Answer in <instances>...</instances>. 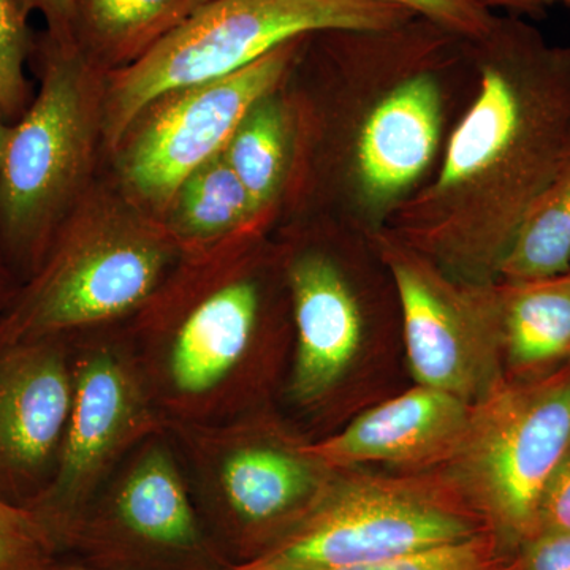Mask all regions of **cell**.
<instances>
[{
	"label": "cell",
	"mask_w": 570,
	"mask_h": 570,
	"mask_svg": "<svg viewBox=\"0 0 570 570\" xmlns=\"http://www.w3.org/2000/svg\"><path fill=\"white\" fill-rule=\"evenodd\" d=\"M406 10L420 20L438 26L466 41L485 37L493 26L497 14L475 0H376Z\"/></svg>",
	"instance_id": "25"
},
{
	"label": "cell",
	"mask_w": 570,
	"mask_h": 570,
	"mask_svg": "<svg viewBox=\"0 0 570 570\" xmlns=\"http://www.w3.org/2000/svg\"><path fill=\"white\" fill-rule=\"evenodd\" d=\"M469 58V41L411 21L392 86L360 118L348 149V194L366 234H376L426 174L444 124L442 73Z\"/></svg>",
	"instance_id": "11"
},
{
	"label": "cell",
	"mask_w": 570,
	"mask_h": 570,
	"mask_svg": "<svg viewBox=\"0 0 570 570\" xmlns=\"http://www.w3.org/2000/svg\"><path fill=\"white\" fill-rule=\"evenodd\" d=\"M73 397V336L0 346V502L28 510L58 471Z\"/></svg>",
	"instance_id": "14"
},
{
	"label": "cell",
	"mask_w": 570,
	"mask_h": 570,
	"mask_svg": "<svg viewBox=\"0 0 570 570\" xmlns=\"http://www.w3.org/2000/svg\"><path fill=\"white\" fill-rule=\"evenodd\" d=\"M208 0H77L73 40L99 70L140 61Z\"/></svg>",
	"instance_id": "18"
},
{
	"label": "cell",
	"mask_w": 570,
	"mask_h": 570,
	"mask_svg": "<svg viewBox=\"0 0 570 570\" xmlns=\"http://www.w3.org/2000/svg\"><path fill=\"white\" fill-rule=\"evenodd\" d=\"M20 285H14V275L0 255V314L10 305Z\"/></svg>",
	"instance_id": "30"
},
{
	"label": "cell",
	"mask_w": 570,
	"mask_h": 570,
	"mask_svg": "<svg viewBox=\"0 0 570 570\" xmlns=\"http://www.w3.org/2000/svg\"><path fill=\"white\" fill-rule=\"evenodd\" d=\"M570 534V456L550 480L538 512V532Z\"/></svg>",
	"instance_id": "27"
},
{
	"label": "cell",
	"mask_w": 570,
	"mask_h": 570,
	"mask_svg": "<svg viewBox=\"0 0 570 570\" xmlns=\"http://www.w3.org/2000/svg\"><path fill=\"white\" fill-rule=\"evenodd\" d=\"M73 336V397L58 471L28 509L61 557L89 502L145 439L167 430L127 333Z\"/></svg>",
	"instance_id": "9"
},
{
	"label": "cell",
	"mask_w": 570,
	"mask_h": 570,
	"mask_svg": "<svg viewBox=\"0 0 570 570\" xmlns=\"http://www.w3.org/2000/svg\"><path fill=\"white\" fill-rule=\"evenodd\" d=\"M570 456V365L504 377L471 404L459 449L441 469L509 551L534 538L550 480Z\"/></svg>",
	"instance_id": "8"
},
{
	"label": "cell",
	"mask_w": 570,
	"mask_h": 570,
	"mask_svg": "<svg viewBox=\"0 0 570 570\" xmlns=\"http://www.w3.org/2000/svg\"><path fill=\"white\" fill-rule=\"evenodd\" d=\"M167 214L168 234L193 245L235 234L258 216L224 151L184 179Z\"/></svg>",
	"instance_id": "20"
},
{
	"label": "cell",
	"mask_w": 570,
	"mask_h": 570,
	"mask_svg": "<svg viewBox=\"0 0 570 570\" xmlns=\"http://www.w3.org/2000/svg\"><path fill=\"white\" fill-rule=\"evenodd\" d=\"M140 313L127 335L168 425H208L264 407L279 354L253 275L224 276L181 306L149 302Z\"/></svg>",
	"instance_id": "2"
},
{
	"label": "cell",
	"mask_w": 570,
	"mask_h": 570,
	"mask_svg": "<svg viewBox=\"0 0 570 570\" xmlns=\"http://www.w3.org/2000/svg\"><path fill=\"white\" fill-rule=\"evenodd\" d=\"M505 377L530 379L570 365V273L499 281Z\"/></svg>",
	"instance_id": "17"
},
{
	"label": "cell",
	"mask_w": 570,
	"mask_h": 570,
	"mask_svg": "<svg viewBox=\"0 0 570 570\" xmlns=\"http://www.w3.org/2000/svg\"><path fill=\"white\" fill-rule=\"evenodd\" d=\"M570 272V132L553 175L510 247L499 281L546 279Z\"/></svg>",
	"instance_id": "21"
},
{
	"label": "cell",
	"mask_w": 570,
	"mask_h": 570,
	"mask_svg": "<svg viewBox=\"0 0 570 570\" xmlns=\"http://www.w3.org/2000/svg\"><path fill=\"white\" fill-rule=\"evenodd\" d=\"M230 570H261L239 566ZM330 570H517L513 553L491 531L397 560Z\"/></svg>",
	"instance_id": "23"
},
{
	"label": "cell",
	"mask_w": 570,
	"mask_h": 570,
	"mask_svg": "<svg viewBox=\"0 0 570 570\" xmlns=\"http://www.w3.org/2000/svg\"><path fill=\"white\" fill-rule=\"evenodd\" d=\"M517 570H570V534L540 532L513 551Z\"/></svg>",
	"instance_id": "26"
},
{
	"label": "cell",
	"mask_w": 570,
	"mask_h": 570,
	"mask_svg": "<svg viewBox=\"0 0 570 570\" xmlns=\"http://www.w3.org/2000/svg\"><path fill=\"white\" fill-rule=\"evenodd\" d=\"M490 531L441 469L409 475L333 471L313 509L249 568L330 570L374 564Z\"/></svg>",
	"instance_id": "7"
},
{
	"label": "cell",
	"mask_w": 570,
	"mask_h": 570,
	"mask_svg": "<svg viewBox=\"0 0 570 570\" xmlns=\"http://www.w3.org/2000/svg\"><path fill=\"white\" fill-rule=\"evenodd\" d=\"M61 557L94 570H230L195 508L170 431L137 445L75 524Z\"/></svg>",
	"instance_id": "10"
},
{
	"label": "cell",
	"mask_w": 570,
	"mask_h": 570,
	"mask_svg": "<svg viewBox=\"0 0 570 570\" xmlns=\"http://www.w3.org/2000/svg\"><path fill=\"white\" fill-rule=\"evenodd\" d=\"M414 18L376 0H208L140 61L111 71L105 138L118 148L164 94L227 77L287 41L326 31H384Z\"/></svg>",
	"instance_id": "4"
},
{
	"label": "cell",
	"mask_w": 570,
	"mask_h": 570,
	"mask_svg": "<svg viewBox=\"0 0 570 570\" xmlns=\"http://www.w3.org/2000/svg\"><path fill=\"white\" fill-rule=\"evenodd\" d=\"M480 6L491 9V7H504V9L512 10H534L539 7L551 6V3H562L569 7L570 0H475Z\"/></svg>",
	"instance_id": "29"
},
{
	"label": "cell",
	"mask_w": 570,
	"mask_h": 570,
	"mask_svg": "<svg viewBox=\"0 0 570 570\" xmlns=\"http://www.w3.org/2000/svg\"><path fill=\"white\" fill-rule=\"evenodd\" d=\"M10 126L11 124L0 111V168H2L3 153H6L7 140H9Z\"/></svg>",
	"instance_id": "32"
},
{
	"label": "cell",
	"mask_w": 570,
	"mask_h": 570,
	"mask_svg": "<svg viewBox=\"0 0 570 570\" xmlns=\"http://www.w3.org/2000/svg\"><path fill=\"white\" fill-rule=\"evenodd\" d=\"M26 18L40 13L47 22L45 36L61 45L77 47L73 40V18L77 0H14Z\"/></svg>",
	"instance_id": "28"
},
{
	"label": "cell",
	"mask_w": 570,
	"mask_h": 570,
	"mask_svg": "<svg viewBox=\"0 0 570 570\" xmlns=\"http://www.w3.org/2000/svg\"><path fill=\"white\" fill-rule=\"evenodd\" d=\"M40 56V88L11 124L0 168V255L21 283L40 268L67 223L66 214L91 163L97 119V75L77 47L47 36Z\"/></svg>",
	"instance_id": "5"
},
{
	"label": "cell",
	"mask_w": 570,
	"mask_h": 570,
	"mask_svg": "<svg viewBox=\"0 0 570 570\" xmlns=\"http://www.w3.org/2000/svg\"><path fill=\"white\" fill-rule=\"evenodd\" d=\"M56 557L31 512L0 502V570H39Z\"/></svg>",
	"instance_id": "24"
},
{
	"label": "cell",
	"mask_w": 570,
	"mask_h": 570,
	"mask_svg": "<svg viewBox=\"0 0 570 570\" xmlns=\"http://www.w3.org/2000/svg\"><path fill=\"white\" fill-rule=\"evenodd\" d=\"M223 151L255 212L262 214L275 204L294 151V121L279 92L262 97L247 110Z\"/></svg>",
	"instance_id": "19"
},
{
	"label": "cell",
	"mask_w": 570,
	"mask_h": 570,
	"mask_svg": "<svg viewBox=\"0 0 570 570\" xmlns=\"http://www.w3.org/2000/svg\"><path fill=\"white\" fill-rule=\"evenodd\" d=\"M195 508L232 569L249 564L313 509L332 469L265 407L208 425H168Z\"/></svg>",
	"instance_id": "3"
},
{
	"label": "cell",
	"mask_w": 570,
	"mask_h": 570,
	"mask_svg": "<svg viewBox=\"0 0 570 570\" xmlns=\"http://www.w3.org/2000/svg\"><path fill=\"white\" fill-rule=\"evenodd\" d=\"M479 89L433 181L384 228L464 284H493L570 132V45L497 17L469 41Z\"/></svg>",
	"instance_id": "1"
},
{
	"label": "cell",
	"mask_w": 570,
	"mask_h": 570,
	"mask_svg": "<svg viewBox=\"0 0 570 570\" xmlns=\"http://www.w3.org/2000/svg\"><path fill=\"white\" fill-rule=\"evenodd\" d=\"M570 273V272H569Z\"/></svg>",
	"instance_id": "33"
},
{
	"label": "cell",
	"mask_w": 570,
	"mask_h": 570,
	"mask_svg": "<svg viewBox=\"0 0 570 570\" xmlns=\"http://www.w3.org/2000/svg\"><path fill=\"white\" fill-rule=\"evenodd\" d=\"M39 570H94L88 568V566L81 564V562L70 560V558L66 557H56L52 558L51 561H48L47 564L41 566Z\"/></svg>",
	"instance_id": "31"
},
{
	"label": "cell",
	"mask_w": 570,
	"mask_h": 570,
	"mask_svg": "<svg viewBox=\"0 0 570 570\" xmlns=\"http://www.w3.org/2000/svg\"><path fill=\"white\" fill-rule=\"evenodd\" d=\"M307 37L287 41L227 77L154 100L119 142V171L127 193L146 208L167 213L184 179L223 151L257 100L277 91Z\"/></svg>",
	"instance_id": "13"
},
{
	"label": "cell",
	"mask_w": 570,
	"mask_h": 570,
	"mask_svg": "<svg viewBox=\"0 0 570 570\" xmlns=\"http://www.w3.org/2000/svg\"><path fill=\"white\" fill-rule=\"evenodd\" d=\"M28 20L14 0H0V111L9 124L17 122L33 100L24 70L36 43Z\"/></svg>",
	"instance_id": "22"
},
{
	"label": "cell",
	"mask_w": 570,
	"mask_h": 570,
	"mask_svg": "<svg viewBox=\"0 0 570 570\" xmlns=\"http://www.w3.org/2000/svg\"><path fill=\"white\" fill-rule=\"evenodd\" d=\"M295 321V352L287 393L296 407L328 404L362 351V306L332 255L305 250L287 266Z\"/></svg>",
	"instance_id": "15"
},
{
	"label": "cell",
	"mask_w": 570,
	"mask_h": 570,
	"mask_svg": "<svg viewBox=\"0 0 570 570\" xmlns=\"http://www.w3.org/2000/svg\"><path fill=\"white\" fill-rule=\"evenodd\" d=\"M469 412L471 404L461 397L415 385L367 409L340 433L307 442V450L332 471L366 464L438 471L459 449Z\"/></svg>",
	"instance_id": "16"
},
{
	"label": "cell",
	"mask_w": 570,
	"mask_h": 570,
	"mask_svg": "<svg viewBox=\"0 0 570 570\" xmlns=\"http://www.w3.org/2000/svg\"><path fill=\"white\" fill-rule=\"evenodd\" d=\"M179 253L167 228L148 220L71 216L0 314V346L78 336L140 313L170 279Z\"/></svg>",
	"instance_id": "6"
},
{
	"label": "cell",
	"mask_w": 570,
	"mask_h": 570,
	"mask_svg": "<svg viewBox=\"0 0 570 570\" xmlns=\"http://www.w3.org/2000/svg\"><path fill=\"white\" fill-rule=\"evenodd\" d=\"M367 238L395 283L412 377L474 404L505 377L499 281L452 279L387 228Z\"/></svg>",
	"instance_id": "12"
}]
</instances>
